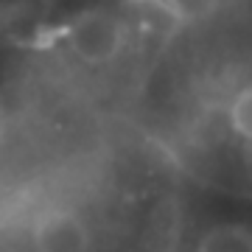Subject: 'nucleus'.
Instances as JSON below:
<instances>
[{"mask_svg":"<svg viewBox=\"0 0 252 252\" xmlns=\"http://www.w3.org/2000/svg\"><path fill=\"white\" fill-rule=\"evenodd\" d=\"M0 252H252V0H0Z\"/></svg>","mask_w":252,"mask_h":252,"instance_id":"obj_1","label":"nucleus"}]
</instances>
